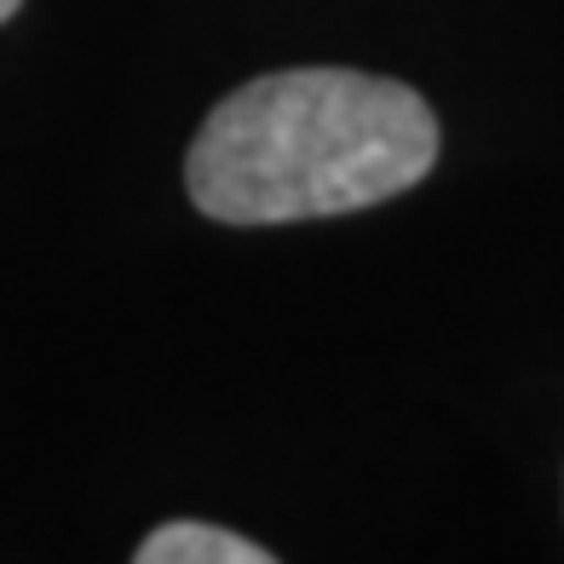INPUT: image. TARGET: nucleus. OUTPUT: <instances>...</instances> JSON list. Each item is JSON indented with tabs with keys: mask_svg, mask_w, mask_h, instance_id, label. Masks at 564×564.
Listing matches in <instances>:
<instances>
[{
	"mask_svg": "<svg viewBox=\"0 0 564 564\" xmlns=\"http://www.w3.org/2000/svg\"><path fill=\"white\" fill-rule=\"evenodd\" d=\"M133 558L139 564H271L260 542H248L237 530H219V524H196V519L156 524L133 547Z\"/></svg>",
	"mask_w": 564,
	"mask_h": 564,
	"instance_id": "2",
	"label": "nucleus"
},
{
	"mask_svg": "<svg viewBox=\"0 0 564 564\" xmlns=\"http://www.w3.org/2000/svg\"><path fill=\"white\" fill-rule=\"evenodd\" d=\"M18 7H23V0H0V23H7V18H18Z\"/></svg>",
	"mask_w": 564,
	"mask_h": 564,
	"instance_id": "3",
	"label": "nucleus"
},
{
	"mask_svg": "<svg viewBox=\"0 0 564 564\" xmlns=\"http://www.w3.org/2000/svg\"><path fill=\"white\" fill-rule=\"evenodd\" d=\"M438 144L415 87L364 69H276L208 110L185 191L219 225L335 219L415 191Z\"/></svg>",
	"mask_w": 564,
	"mask_h": 564,
	"instance_id": "1",
	"label": "nucleus"
}]
</instances>
